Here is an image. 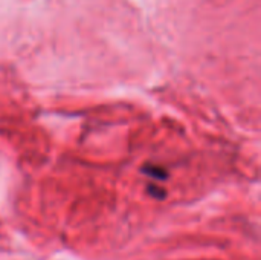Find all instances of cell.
Listing matches in <instances>:
<instances>
[{
    "label": "cell",
    "instance_id": "6da1fadb",
    "mask_svg": "<svg viewBox=\"0 0 261 260\" xmlns=\"http://www.w3.org/2000/svg\"><path fill=\"white\" fill-rule=\"evenodd\" d=\"M148 175L156 176V178H159V179H164V178H165V172H164V170H156L154 167L150 169V173H148Z\"/></svg>",
    "mask_w": 261,
    "mask_h": 260
}]
</instances>
